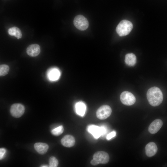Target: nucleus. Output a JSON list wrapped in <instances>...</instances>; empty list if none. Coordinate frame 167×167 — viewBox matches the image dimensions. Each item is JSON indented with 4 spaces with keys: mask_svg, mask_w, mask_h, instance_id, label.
Segmentation results:
<instances>
[{
    "mask_svg": "<svg viewBox=\"0 0 167 167\" xmlns=\"http://www.w3.org/2000/svg\"><path fill=\"white\" fill-rule=\"evenodd\" d=\"M147 97L148 102L153 106H156L160 105L163 98L161 91L156 87H151L148 90Z\"/></svg>",
    "mask_w": 167,
    "mask_h": 167,
    "instance_id": "nucleus-1",
    "label": "nucleus"
},
{
    "mask_svg": "<svg viewBox=\"0 0 167 167\" xmlns=\"http://www.w3.org/2000/svg\"><path fill=\"white\" fill-rule=\"evenodd\" d=\"M133 28V24L130 21L126 20H123L117 26L116 31L120 36H124L128 35Z\"/></svg>",
    "mask_w": 167,
    "mask_h": 167,
    "instance_id": "nucleus-2",
    "label": "nucleus"
},
{
    "mask_svg": "<svg viewBox=\"0 0 167 167\" xmlns=\"http://www.w3.org/2000/svg\"><path fill=\"white\" fill-rule=\"evenodd\" d=\"M87 129L88 131L96 139L98 138L100 136L104 135L107 132L105 126L99 127L94 125L88 126Z\"/></svg>",
    "mask_w": 167,
    "mask_h": 167,
    "instance_id": "nucleus-3",
    "label": "nucleus"
},
{
    "mask_svg": "<svg viewBox=\"0 0 167 167\" xmlns=\"http://www.w3.org/2000/svg\"><path fill=\"white\" fill-rule=\"evenodd\" d=\"M73 22L75 26L80 30H84L88 27V22L87 19L82 15H79L76 16Z\"/></svg>",
    "mask_w": 167,
    "mask_h": 167,
    "instance_id": "nucleus-4",
    "label": "nucleus"
},
{
    "mask_svg": "<svg viewBox=\"0 0 167 167\" xmlns=\"http://www.w3.org/2000/svg\"><path fill=\"white\" fill-rule=\"evenodd\" d=\"M120 99L123 104L128 106L133 105L136 101L134 96L131 93L127 91H124L121 93Z\"/></svg>",
    "mask_w": 167,
    "mask_h": 167,
    "instance_id": "nucleus-5",
    "label": "nucleus"
},
{
    "mask_svg": "<svg viewBox=\"0 0 167 167\" xmlns=\"http://www.w3.org/2000/svg\"><path fill=\"white\" fill-rule=\"evenodd\" d=\"M112 113L111 107L108 105H103L100 107L96 112L97 118L101 120H104L108 118Z\"/></svg>",
    "mask_w": 167,
    "mask_h": 167,
    "instance_id": "nucleus-6",
    "label": "nucleus"
},
{
    "mask_svg": "<svg viewBox=\"0 0 167 167\" xmlns=\"http://www.w3.org/2000/svg\"><path fill=\"white\" fill-rule=\"evenodd\" d=\"M24 111L25 107L21 104H14L11 107V113L12 116L16 118L21 117L24 113Z\"/></svg>",
    "mask_w": 167,
    "mask_h": 167,
    "instance_id": "nucleus-7",
    "label": "nucleus"
},
{
    "mask_svg": "<svg viewBox=\"0 0 167 167\" xmlns=\"http://www.w3.org/2000/svg\"><path fill=\"white\" fill-rule=\"evenodd\" d=\"M93 157L99 164H101L107 163L109 159L108 154L104 151H98L96 152L93 155Z\"/></svg>",
    "mask_w": 167,
    "mask_h": 167,
    "instance_id": "nucleus-8",
    "label": "nucleus"
},
{
    "mask_svg": "<svg viewBox=\"0 0 167 167\" xmlns=\"http://www.w3.org/2000/svg\"><path fill=\"white\" fill-rule=\"evenodd\" d=\"M162 125L163 122L161 120L159 119H155L150 125L148 131L151 134H155L159 130Z\"/></svg>",
    "mask_w": 167,
    "mask_h": 167,
    "instance_id": "nucleus-9",
    "label": "nucleus"
},
{
    "mask_svg": "<svg viewBox=\"0 0 167 167\" xmlns=\"http://www.w3.org/2000/svg\"><path fill=\"white\" fill-rule=\"evenodd\" d=\"M41 52L39 45L35 44L28 46L26 49V52L30 56L35 57L38 55Z\"/></svg>",
    "mask_w": 167,
    "mask_h": 167,
    "instance_id": "nucleus-10",
    "label": "nucleus"
},
{
    "mask_svg": "<svg viewBox=\"0 0 167 167\" xmlns=\"http://www.w3.org/2000/svg\"><path fill=\"white\" fill-rule=\"evenodd\" d=\"M145 150L147 156L151 157L156 154L157 151V147L155 143L151 142L146 145Z\"/></svg>",
    "mask_w": 167,
    "mask_h": 167,
    "instance_id": "nucleus-11",
    "label": "nucleus"
},
{
    "mask_svg": "<svg viewBox=\"0 0 167 167\" xmlns=\"http://www.w3.org/2000/svg\"><path fill=\"white\" fill-rule=\"evenodd\" d=\"M61 143L64 147L70 148L74 145L75 140L73 136L70 135H66L62 139Z\"/></svg>",
    "mask_w": 167,
    "mask_h": 167,
    "instance_id": "nucleus-12",
    "label": "nucleus"
},
{
    "mask_svg": "<svg viewBox=\"0 0 167 167\" xmlns=\"http://www.w3.org/2000/svg\"><path fill=\"white\" fill-rule=\"evenodd\" d=\"M35 150L40 154H44L47 152L49 146L47 144L42 143H37L34 145Z\"/></svg>",
    "mask_w": 167,
    "mask_h": 167,
    "instance_id": "nucleus-13",
    "label": "nucleus"
},
{
    "mask_svg": "<svg viewBox=\"0 0 167 167\" xmlns=\"http://www.w3.org/2000/svg\"><path fill=\"white\" fill-rule=\"evenodd\" d=\"M75 109L77 114L80 116H83L85 113L86 105L84 103L82 102H78L75 104Z\"/></svg>",
    "mask_w": 167,
    "mask_h": 167,
    "instance_id": "nucleus-14",
    "label": "nucleus"
},
{
    "mask_svg": "<svg viewBox=\"0 0 167 167\" xmlns=\"http://www.w3.org/2000/svg\"><path fill=\"white\" fill-rule=\"evenodd\" d=\"M136 57L133 53L127 54L125 57V62L126 64L129 66H133L136 63Z\"/></svg>",
    "mask_w": 167,
    "mask_h": 167,
    "instance_id": "nucleus-15",
    "label": "nucleus"
},
{
    "mask_svg": "<svg viewBox=\"0 0 167 167\" xmlns=\"http://www.w3.org/2000/svg\"><path fill=\"white\" fill-rule=\"evenodd\" d=\"M8 34L11 36H14L19 39L21 38L22 34L19 29L16 27L10 28L8 31Z\"/></svg>",
    "mask_w": 167,
    "mask_h": 167,
    "instance_id": "nucleus-16",
    "label": "nucleus"
},
{
    "mask_svg": "<svg viewBox=\"0 0 167 167\" xmlns=\"http://www.w3.org/2000/svg\"><path fill=\"white\" fill-rule=\"evenodd\" d=\"M60 75V72L57 69L54 68L51 70L49 72L48 76L49 79L53 81L57 80Z\"/></svg>",
    "mask_w": 167,
    "mask_h": 167,
    "instance_id": "nucleus-17",
    "label": "nucleus"
},
{
    "mask_svg": "<svg viewBox=\"0 0 167 167\" xmlns=\"http://www.w3.org/2000/svg\"><path fill=\"white\" fill-rule=\"evenodd\" d=\"M9 71V67L6 64H1L0 65V76H4L7 75Z\"/></svg>",
    "mask_w": 167,
    "mask_h": 167,
    "instance_id": "nucleus-18",
    "label": "nucleus"
},
{
    "mask_svg": "<svg viewBox=\"0 0 167 167\" xmlns=\"http://www.w3.org/2000/svg\"><path fill=\"white\" fill-rule=\"evenodd\" d=\"M64 128L62 126H60L53 129L51 131L52 134L55 136H59L63 132Z\"/></svg>",
    "mask_w": 167,
    "mask_h": 167,
    "instance_id": "nucleus-19",
    "label": "nucleus"
},
{
    "mask_svg": "<svg viewBox=\"0 0 167 167\" xmlns=\"http://www.w3.org/2000/svg\"><path fill=\"white\" fill-rule=\"evenodd\" d=\"M58 164V160L54 156L50 157L49 159V167H56Z\"/></svg>",
    "mask_w": 167,
    "mask_h": 167,
    "instance_id": "nucleus-20",
    "label": "nucleus"
},
{
    "mask_svg": "<svg viewBox=\"0 0 167 167\" xmlns=\"http://www.w3.org/2000/svg\"><path fill=\"white\" fill-rule=\"evenodd\" d=\"M116 135V133L115 131H113L107 135L106 136V139L107 140H110L112 138L115 137Z\"/></svg>",
    "mask_w": 167,
    "mask_h": 167,
    "instance_id": "nucleus-21",
    "label": "nucleus"
},
{
    "mask_svg": "<svg viewBox=\"0 0 167 167\" xmlns=\"http://www.w3.org/2000/svg\"><path fill=\"white\" fill-rule=\"evenodd\" d=\"M6 152V150L4 148L0 149V159L2 160L4 157Z\"/></svg>",
    "mask_w": 167,
    "mask_h": 167,
    "instance_id": "nucleus-22",
    "label": "nucleus"
},
{
    "mask_svg": "<svg viewBox=\"0 0 167 167\" xmlns=\"http://www.w3.org/2000/svg\"><path fill=\"white\" fill-rule=\"evenodd\" d=\"M90 163L92 165H97L99 164L98 162L96 160L93 159L91 161Z\"/></svg>",
    "mask_w": 167,
    "mask_h": 167,
    "instance_id": "nucleus-23",
    "label": "nucleus"
},
{
    "mask_svg": "<svg viewBox=\"0 0 167 167\" xmlns=\"http://www.w3.org/2000/svg\"><path fill=\"white\" fill-rule=\"evenodd\" d=\"M49 167V166H48L47 165H43L41 166V167Z\"/></svg>",
    "mask_w": 167,
    "mask_h": 167,
    "instance_id": "nucleus-24",
    "label": "nucleus"
}]
</instances>
